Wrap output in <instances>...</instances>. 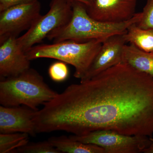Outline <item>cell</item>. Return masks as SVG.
<instances>
[{
    "instance_id": "1",
    "label": "cell",
    "mask_w": 153,
    "mask_h": 153,
    "mask_svg": "<svg viewBox=\"0 0 153 153\" xmlns=\"http://www.w3.org/2000/svg\"><path fill=\"white\" fill-rule=\"evenodd\" d=\"M37 132L81 136L100 130L153 135V77L125 63L69 85L35 118Z\"/></svg>"
},
{
    "instance_id": "2",
    "label": "cell",
    "mask_w": 153,
    "mask_h": 153,
    "mask_svg": "<svg viewBox=\"0 0 153 153\" xmlns=\"http://www.w3.org/2000/svg\"><path fill=\"white\" fill-rule=\"evenodd\" d=\"M73 13L70 21L62 27L54 30L47 36L53 43L65 40L84 42L91 40L104 42L114 36L123 34L130 26L141 19L142 13H136L131 19L119 23L97 21L88 13L86 7L78 2L72 3Z\"/></svg>"
},
{
    "instance_id": "3",
    "label": "cell",
    "mask_w": 153,
    "mask_h": 153,
    "mask_svg": "<svg viewBox=\"0 0 153 153\" xmlns=\"http://www.w3.org/2000/svg\"><path fill=\"white\" fill-rule=\"evenodd\" d=\"M57 94L38 71L31 68L0 82V104L3 106L24 105L38 110V106L51 101Z\"/></svg>"
},
{
    "instance_id": "4",
    "label": "cell",
    "mask_w": 153,
    "mask_h": 153,
    "mask_svg": "<svg viewBox=\"0 0 153 153\" xmlns=\"http://www.w3.org/2000/svg\"><path fill=\"white\" fill-rule=\"evenodd\" d=\"M102 42L93 40L80 42L67 40L52 44L35 45L26 52L30 60L52 58L70 64L75 68L74 76L82 79L101 48Z\"/></svg>"
},
{
    "instance_id": "5",
    "label": "cell",
    "mask_w": 153,
    "mask_h": 153,
    "mask_svg": "<svg viewBox=\"0 0 153 153\" xmlns=\"http://www.w3.org/2000/svg\"><path fill=\"white\" fill-rule=\"evenodd\" d=\"M73 13L72 3L68 0H52L47 14L41 15L22 36L17 38L19 47L26 53L41 43L49 33L65 26Z\"/></svg>"
},
{
    "instance_id": "6",
    "label": "cell",
    "mask_w": 153,
    "mask_h": 153,
    "mask_svg": "<svg viewBox=\"0 0 153 153\" xmlns=\"http://www.w3.org/2000/svg\"><path fill=\"white\" fill-rule=\"evenodd\" d=\"M71 138L103 148L106 153H139L149 146L152 138L144 135H128L109 130H100Z\"/></svg>"
},
{
    "instance_id": "7",
    "label": "cell",
    "mask_w": 153,
    "mask_h": 153,
    "mask_svg": "<svg viewBox=\"0 0 153 153\" xmlns=\"http://www.w3.org/2000/svg\"><path fill=\"white\" fill-rule=\"evenodd\" d=\"M39 1L20 4L0 12V40L11 36L18 37L27 31L41 16Z\"/></svg>"
},
{
    "instance_id": "8",
    "label": "cell",
    "mask_w": 153,
    "mask_h": 153,
    "mask_svg": "<svg viewBox=\"0 0 153 153\" xmlns=\"http://www.w3.org/2000/svg\"><path fill=\"white\" fill-rule=\"evenodd\" d=\"M28 107L0 106V133H24L36 136L34 118L37 111Z\"/></svg>"
},
{
    "instance_id": "9",
    "label": "cell",
    "mask_w": 153,
    "mask_h": 153,
    "mask_svg": "<svg viewBox=\"0 0 153 153\" xmlns=\"http://www.w3.org/2000/svg\"><path fill=\"white\" fill-rule=\"evenodd\" d=\"M137 0H95L86 8L93 19L105 22L119 23L131 19L135 15Z\"/></svg>"
},
{
    "instance_id": "10",
    "label": "cell",
    "mask_w": 153,
    "mask_h": 153,
    "mask_svg": "<svg viewBox=\"0 0 153 153\" xmlns=\"http://www.w3.org/2000/svg\"><path fill=\"white\" fill-rule=\"evenodd\" d=\"M18 37L11 36L0 40L1 79L17 76L30 68V61L19 47Z\"/></svg>"
},
{
    "instance_id": "11",
    "label": "cell",
    "mask_w": 153,
    "mask_h": 153,
    "mask_svg": "<svg viewBox=\"0 0 153 153\" xmlns=\"http://www.w3.org/2000/svg\"><path fill=\"white\" fill-rule=\"evenodd\" d=\"M123 34L111 36L102 42L100 50L80 81L90 79L107 69L123 63L124 47L126 44Z\"/></svg>"
},
{
    "instance_id": "12",
    "label": "cell",
    "mask_w": 153,
    "mask_h": 153,
    "mask_svg": "<svg viewBox=\"0 0 153 153\" xmlns=\"http://www.w3.org/2000/svg\"><path fill=\"white\" fill-rule=\"evenodd\" d=\"M123 63L153 77V53L142 51L131 44H126L124 47Z\"/></svg>"
},
{
    "instance_id": "13",
    "label": "cell",
    "mask_w": 153,
    "mask_h": 153,
    "mask_svg": "<svg viewBox=\"0 0 153 153\" xmlns=\"http://www.w3.org/2000/svg\"><path fill=\"white\" fill-rule=\"evenodd\" d=\"M48 140L61 153H106L103 148L81 142L69 136L52 137Z\"/></svg>"
},
{
    "instance_id": "14",
    "label": "cell",
    "mask_w": 153,
    "mask_h": 153,
    "mask_svg": "<svg viewBox=\"0 0 153 153\" xmlns=\"http://www.w3.org/2000/svg\"><path fill=\"white\" fill-rule=\"evenodd\" d=\"M123 36L126 43L145 52L153 53V29H143L134 24L129 27Z\"/></svg>"
},
{
    "instance_id": "15",
    "label": "cell",
    "mask_w": 153,
    "mask_h": 153,
    "mask_svg": "<svg viewBox=\"0 0 153 153\" xmlns=\"http://www.w3.org/2000/svg\"><path fill=\"white\" fill-rule=\"evenodd\" d=\"M29 134L24 133L0 134V153H13L29 143Z\"/></svg>"
},
{
    "instance_id": "16",
    "label": "cell",
    "mask_w": 153,
    "mask_h": 153,
    "mask_svg": "<svg viewBox=\"0 0 153 153\" xmlns=\"http://www.w3.org/2000/svg\"><path fill=\"white\" fill-rule=\"evenodd\" d=\"M61 153L49 141L28 143L27 145L18 148L13 153Z\"/></svg>"
},
{
    "instance_id": "17",
    "label": "cell",
    "mask_w": 153,
    "mask_h": 153,
    "mask_svg": "<svg viewBox=\"0 0 153 153\" xmlns=\"http://www.w3.org/2000/svg\"><path fill=\"white\" fill-rule=\"evenodd\" d=\"M48 73L52 80L56 82H61L68 78L69 70L66 63L59 60L50 65Z\"/></svg>"
},
{
    "instance_id": "18",
    "label": "cell",
    "mask_w": 153,
    "mask_h": 153,
    "mask_svg": "<svg viewBox=\"0 0 153 153\" xmlns=\"http://www.w3.org/2000/svg\"><path fill=\"white\" fill-rule=\"evenodd\" d=\"M141 13V19L136 25L143 29L153 30V0H147Z\"/></svg>"
},
{
    "instance_id": "19",
    "label": "cell",
    "mask_w": 153,
    "mask_h": 153,
    "mask_svg": "<svg viewBox=\"0 0 153 153\" xmlns=\"http://www.w3.org/2000/svg\"><path fill=\"white\" fill-rule=\"evenodd\" d=\"M37 1L39 0H0V12L12 6Z\"/></svg>"
},
{
    "instance_id": "20",
    "label": "cell",
    "mask_w": 153,
    "mask_h": 153,
    "mask_svg": "<svg viewBox=\"0 0 153 153\" xmlns=\"http://www.w3.org/2000/svg\"><path fill=\"white\" fill-rule=\"evenodd\" d=\"M68 1L71 3L73 2H78L82 3L85 5L86 8H87L92 5L95 0H68Z\"/></svg>"
},
{
    "instance_id": "21",
    "label": "cell",
    "mask_w": 153,
    "mask_h": 153,
    "mask_svg": "<svg viewBox=\"0 0 153 153\" xmlns=\"http://www.w3.org/2000/svg\"><path fill=\"white\" fill-rule=\"evenodd\" d=\"M152 144L150 145L149 146L148 148H146L143 151V153H153V139L152 138Z\"/></svg>"
}]
</instances>
